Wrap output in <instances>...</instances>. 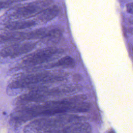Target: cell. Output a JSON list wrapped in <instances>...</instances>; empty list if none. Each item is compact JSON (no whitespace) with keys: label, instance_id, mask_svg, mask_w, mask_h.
<instances>
[{"label":"cell","instance_id":"3","mask_svg":"<svg viewBox=\"0 0 133 133\" xmlns=\"http://www.w3.org/2000/svg\"><path fill=\"white\" fill-rule=\"evenodd\" d=\"M78 115L64 114L41 117L28 124L23 129L24 133H50L70 123L80 121Z\"/></svg>","mask_w":133,"mask_h":133},{"label":"cell","instance_id":"7","mask_svg":"<svg viewBox=\"0 0 133 133\" xmlns=\"http://www.w3.org/2000/svg\"><path fill=\"white\" fill-rule=\"evenodd\" d=\"M36 45V43L33 42H17L6 45L0 50V62L27 54L33 50Z\"/></svg>","mask_w":133,"mask_h":133},{"label":"cell","instance_id":"10","mask_svg":"<svg viewBox=\"0 0 133 133\" xmlns=\"http://www.w3.org/2000/svg\"><path fill=\"white\" fill-rule=\"evenodd\" d=\"M36 25L34 20L9 21L0 23V29L6 31L22 30L33 27Z\"/></svg>","mask_w":133,"mask_h":133},{"label":"cell","instance_id":"13","mask_svg":"<svg viewBox=\"0 0 133 133\" xmlns=\"http://www.w3.org/2000/svg\"><path fill=\"white\" fill-rule=\"evenodd\" d=\"M18 1H0V10H1L3 9L6 8L12 4H14L15 3L19 2Z\"/></svg>","mask_w":133,"mask_h":133},{"label":"cell","instance_id":"12","mask_svg":"<svg viewBox=\"0 0 133 133\" xmlns=\"http://www.w3.org/2000/svg\"><path fill=\"white\" fill-rule=\"evenodd\" d=\"M75 66V61L74 59L69 56H66L60 59L58 61L52 64L51 66H61L64 68H72Z\"/></svg>","mask_w":133,"mask_h":133},{"label":"cell","instance_id":"8","mask_svg":"<svg viewBox=\"0 0 133 133\" xmlns=\"http://www.w3.org/2000/svg\"><path fill=\"white\" fill-rule=\"evenodd\" d=\"M58 52L55 47L45 48L24 56L22 62L25 66H34L46 62Z\"/></svg>","mask_w":133,"mask_h":133},{"label":"cell","instance_id":"11","mask_svg":"<svg viewBox=\"0 0 133 133\" xmlns=\"http://www.w3.org/2000/svg\"><path fill=\"white\" fill-rule=\"evenodd\" d=\"M59 12V9L56 5H52L43 10L38 16V19L42 22H47L56 17Z\"/></svg>","mask_w":133,"mask_h":133},{"label":"cell","instance_id":"14","mask_svg":"<svg viewBox=\"0 0 133 133\" xmlns=\"http://www.w3.org/2000/svg\"><path fill=\"white\" fill-rule=\"evenodd\" d=\"M132 3H130L127 4V6H126V8H127V11L129 12V13H132Z\"/></svg>","mask_w":133,"mask_h":133},{"label":"cell","instance_id":"6","mask_svg":"<svg viewBox=\"0 0 133 133\" xmlns=\"http://www.w3.org/2000/svg\"><path fill=\"white\" fill-rule=\"evenodd\" d=\"M50 30L41 28L29 32L12 31L0 33V44L9 42H18L36 39H47Z\"/></svg>","mask_w":133,"mask_h":133},{"label":"cell","instance_id":"2","mask_svg":"<svg viewBox=\"0 0 133 133\" xmlns=\"http://www.w3.org/2000/svg\"><path fill=\"white\" fill-rule=\"evenodd\" d=\"M66 73L43 71L21 75L14 79L7 86V91L11 95L14 91L35 87L39 84L60 82L66 79Z\"/></svg>","mask_w":133,"mask_h":133},{"label":"cell","instance_id":"4","mask_svg":"<svg viewBox=\"0 0 133 133\" xmlns=\"http://www.w3.org/2000/svg\"><path fill=\"white\" fill-rule=\"evenodd\" d=\"M78 86L66 85L51 88L41 86L33 88L29 92L21 95L16 99V104L19 106L31 102H38L49 98L60 96L79 90Z\"/></svg>","mask_w":133,"mask_h":133},{"label":"cell","instance_id":"1","mask_svg":"<svg viewBox=\"0 0 133 133\" xmlns=\"http://www.w3.org/2000/svg\"><path fill=\"white\" fill-rule=\"evenodd\" d=\"M86 99L84 95H77L38 104L21 105L12 112L10 121L13 124H21L39 116H52L69 112H86L90 109V105L85 101Z\"/></svg>","mask_w":133,"mask_h":133},{"label":"cell","instance_id":"5","mask_svg":"<svg viewBox=\"0 0 133 133\" xmlns=\"http://www.w3.org/2000/svg\"><path fill=\"white\" fill-rule=\"evenodd\" d=\"M52 1H39L20 6L8 10L0 18L1 22L9 21L12 19L28 18L38 15L50 5Z\"/></svg>","mask_w":133,"mask_h":133},{"label":"cell","instance_id":"9","mask_svg":"<svg viewBox=\"0 0 133 133\" xmlns=\"http://www.w3.org/2000/svg\"><path fill=\"white\" fill-rule=\"evenodd\" d=\"M91 130L88 123L80 121L67 124L50 133H90Z\"/></svg>","mask_w":133,"mask_h":133}]
</instances>
